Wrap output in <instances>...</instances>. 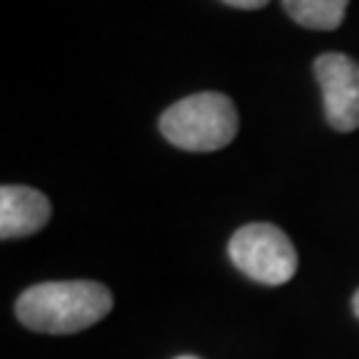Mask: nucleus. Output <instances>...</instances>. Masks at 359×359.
<instances>
[{
    "label": "nucleus",
    "mask_w": 359,
    "mask_h": 359,
    "mask_svg": "<svg viewBox=\"0 0 359 359\" xmlns=\"http://www.w3.org/2000/svg\"><path fill=\"white\" fill-rule=\"evenodd\" d=\"M231 8H243V11H256V8H264L269 0H224Z\"/></svg>",
    "instance_id": "obj_7"
},
{
    "label": "nucleus",
    "mask_w": 359,
    "mask_h": 359,
    "mask_svg": "<svg viewBox=\"0 0 359 359\" xmlns=\"http://www.w3.org/2000/svg\"><path fill=\"white\" fill-rule=\"evenodd\" d=\"M112 311V293L102 283L67 280L27 287L16 301L19 322L35 333L69 335L102 322Z\"/></svg>",
    "instance_id": "obj_1"
},
{
    "label": "nucleus",
    "mask_w": 359,
    "mask_h": 359,
    "mask_svg": "<svg viewBox=\"0 0 359 359\" xmlns=\"http://www.w3.org/2000/svg\"><path fill=\"white\" fill-rule=\"evenodd\" d=\"M351 306H354V314L359 317V290L354 293V301H351Z\"/></svg>",
    "instance_id": "obj_8"
},
{
    "label": "nucleus",
    "mask_w": 359,
    "mask_h": 359,
    "mask_svg": "<svg viewBox=\"0 0 359 359\" xmlns=\"http://www.w3.org/2000/svg\"><path fill=\"white\" fill-rule=\"evenodd\" d=\"M287 16L309 29H338L348 0H283Z\"/></svg>",
    "instance_id": "obj_6"
},
{
    "label": "nucleus",
    "mask_w": 359,
    "mask_h": 359,
    "mask_svg": "<svg viewBox=\"0 0 359 359\" xmlns=\"http://www.w3.org/2000/svg\"><path fill=\"white\" fill-rule=\"evenodd\" d=\"M229 258L245 277L261 285H285L298 269L290 237L274 224H248L229 240Z\"/></svg>",
    "instance_id": "obj_3"
},
{
    "label": "nucleus",
    "mask_w": 359,
    "mask_h": 359,
    "mask_svg": "<svg viewBox=\"0 0 359 359\" xmlns=\"http://www.w3.org/2000/svg\"><path fill=\"white\" fill-rule=\"evenodd\" d=\"M314 75L322 88L325 117L335 130L359 128V65L346 53H322L314 62Z\"/></svg>",
    "instance_id": "obj_4"
},
{
    "label": "nucleus",
    "mask_w": 359,
    "mask_h": 359,
    "mask_svg": "<svg viewBox=\"0 0 359 359\" xmlns=\"http://www.w3.org/2000/svg\"><path fill=\"white\" fill-rule=\"evenodd\" d=\"M176 359H197V357H176Z\"/></svg>",
    "instance_id": "obj_9"
},
{
    "label": "nucleus",
    "mask_w": 359,
    "mask_h": 359,
    "mask_svg": "<svg viewBox=\"0 0 359 359\" xmlns=\"http://www.w3.org/2000/svg\"><path fill=\"white\" fill-rule=\"evenodd\" d=\"M51 218L48 197L32 187L6 184L0 189V237L16 240L40 231Z\"/></svg>",
    "instance_id": "obj_5"
},
{
    "label": "nucleus",
    "mask_w": 359,
    "mask_h": 359,
    "mask_svg": "<svg viewBox=\"0 0 359 359\" xmlns=\"http://www.w3.org/2000/svg\"><path fill=\"white\" fill-rule=\"evenodd\" d=\"M240 117L229 96L194 93L170 104L160 117V130L168 142L187 152H216L234 142Z\"/></svg>",
    "instance_id": "obj_2"
}]
</instances>
